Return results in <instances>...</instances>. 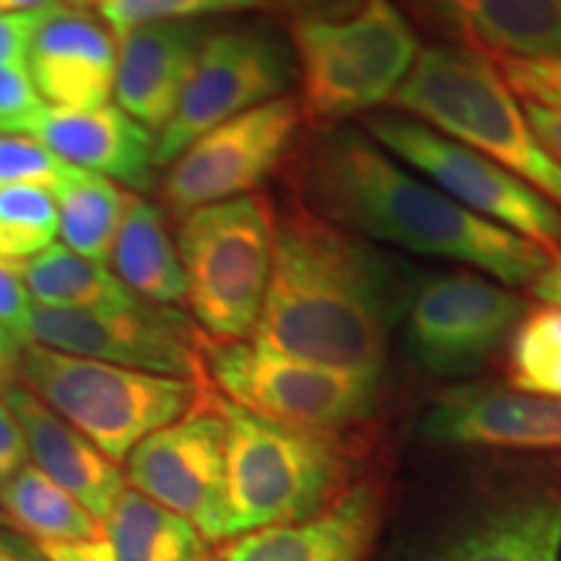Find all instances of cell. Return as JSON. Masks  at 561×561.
I'll return each instance as SVG.
<instances>
[{
	"instance_id": "7402d4cb",
	"label": "cell",
	"mask_w": 561,
	"mask_h": 561,
	"mask_svg": "<svg viewBox=\"0 0 561 561\" xmlns=\"http://www.w3.org/2000/svg\"><path fill=\"white\" fill-rule=\"evenodd\" d=\"M426 561H561V496L525 494L496 504Z\"/></svg>"
},
{
	"instance_id": "44dd1931",
	"label": "cell",
	"mask_w": 561,
	"mask_h": 561,
	"mask_svg": "<svg viewBox=\"0 0 561 561\" xmlns=\"http://www.w3.org/2000/svg\"><path fill=\"white\" fill-rule=\"evenodd\" d=\"M0 398L24 432L32 466H37L47 479L73 494L96 520L104 523L121 491L128 486L123 466L96 450L83 434L47 409L21 382H13Z\"/></svg>"
},
{
	"instance_id": "6da1fadb",
	"label": "cell",
	"mask_w": 561,
	"mask_h": 561,
	"mask_svg": "<svg viewBox=\"0 0 561 561\" xmlns=\"http://www.w3.org/2000/svg\"><path fill=\"white\" fill-rule=\"evenodd\" d=\"M299 206L362 240L471 265L504 286L530 284L549 252L471 214L348 125H325L294 157Z\"/></svg>"
},
{
	"instance_id": "30bf717a",
	"label": "cell",
	"mask_w": 561,
	"mask_h": 561,
	"mask_svg": "<svg viewBox=\"0 0 561 561\" xmlns=\"http://www.w3.org/2000/svg\"><path fill=\"white\" fill-rule=\"evenodd\" d=\"M297 81L291 42L271 24L210 32L170 123L157 133L153 161L170 167L216 125L289 94Z\"/></svg>"
},
{
	"instance_id": "d4e9b609",
	"label": "cell",
	"mask_w": 561,
	"mask_h": 561,
	"mask_svg": "<svg viewBox=\"0 0 561 561\" xmlns=\"http://www.w3.org/2000/svg\"><path fill=\"white\" fill-rule=\"evenodd\" d=\"M19 276L34 305L60 307V310H115L136 305L138 297L128 291L115 273L102 263L89 261L66 244H50L30 261L16 263Z\"/></svg>"
},
{
	"instance_id": "277c9868",
	"label": "cell",
	"mask_w": 561,
	"mask_h": 561,
	"mask_svg": "<svg viewBox=\"0 0 561 561\" xmlns=\"http://www.w3.org/2000/svg\"><path fill=\"white\" fill-rule=\"evenodd\" d=\"M227 421V541L244 533L318 515L343 494L348 460L335 434L278 424L229 403L216 392Z\"/></svg>"
},
{
	"instance_id": "484cf974",
	"label": "cell",
	"mask_w": 561,
	"mask_h": 561,
	"mask_svg": "<svg viewBox=\"0 0 561 561\" xmlns=\"http://www.w3.org/2000/svg\"><path fill=\"white\" fill-rule=\"evenodd\" d=\"M47 191L58 208V231L66 248L89 261H107L130 195L117 182L70 164Z\"/></svg>"
},
{
	"instance_id": "e575fe53",
	"label": "cell",
	"mask_w": 561,
	"mask_h": 561,
	"mask_svg": "<svg viewBox=\"0 0 561 561\" xmlns=\"http://www.w3.org/2000/svg\"><path fill=\"white\" fill-rule=\"evenodd\" d=\"M55 9L32 13H0V66L26 62L34 34Z\"/></svg>"
},
{
	"instance_id": "7bdbcfd3",
	"label": "cell",
	"mask_w": 561,
	"mask_h": 561,
	"mask_svg": "<svg viewBox=\"0 0 561 561\" xmlns=\"http://www.w3.org/2000/svg\"><path fill=\"white\" fill-rule=\"evenodd\" d=\"M0 561H39V559L30 557V553L21 551L19 546L5 541V538H0Z\"/></svg>"
},
{
	"instance_id": "cb8c5ba5",
	"label": "cell",
	"mask_w": 561,
	"mask_h": 561,
	"mask_svg": "<svg viewBox=\"0 0 561 561\" xmlns=\"http://www.w3.org/2000/svg\"><path fill=\"white\" fill-rule=\"evenodd\" d=\"M115 561H208V541L185 517L125 486L104 517Z\"/></svg>"
},
{
	"instance_id": "f1b7e54d",
	"label": "cell",
	"mask_w": 561,
	"mask_h": 561,
	"mask_svg": "<svg viewBox=\"0 0 561 561\" xmlns=\"http://www.w3.org/2000/svg\"><path fill=\"white\" fill-rule=\"evenodd\" d=\"M58 208L47 187L19 185L0 191V261L24 263L55 244Z\"/></svg>"
},
{
	"instance_id": "7c38bea8",
	"label": "cell",
	"mask_w": 561,
	"mask_h": 561,
	"mask_svg": "<svg viewBox=\"0 0 561 561\" xmlns=\"http://www.w3.org/2000/svg\"><path fill=\"white\" fill-rule=\"evenodd\" d=\"M30 335L32 343L60 354L208 382V339L178 307L149 305L144 299L115 310H60L34 305Z\"/></svg>"
},
{
	"instance_id": "60d3db41",
	"label": "cell",
	"mask_w": 561,
	"mask_h": 561,
	"mask_svg": "<svg viewBox=\"0 0 561 561\" xmlns=\"http://www.w3.org/2000/svg\"><path fill=\"white\" fill-rule=\"evenodd\" d=\"M19 354L21 348L13 343L9 333L0 328V396L19 382Z\"/></svg>"
},
{
	"instance_id": "9a60e30c",
	"label": "cell",
	"mask_w": 561,
	"mask_h": 561,
	"mask_svg": "<svg viewBox=\"0 0 561 561\" xmlns=\"http://www.w3.org/2000/svg\"><path fill=\"white\" fill-rule=\"evenodd\" d=\"M421 434L450 447L561 453V401L496 385H466L430 405Z\"/></svg>"
},
{
	"instance_id": "7a4b0ae2",
	"label": "cell",
	"mask_w": 561,
	"mask_h": 561,
	"mask_svg": "<svg viewBox=\"0 0 561 561\" xmlns=\"http://www.w3.org/2000/svg\"><path fill=\"white\" fill-rule=\"evenodd\" d=\"M401 284L369 242L297 203L273 224L271 278L252 343L289 359L382 377Z\"/></svg>"
},
{
	"instance_id": "603a6c76",
	"label": "cell",
	"mask_w": 561,
	"mask_h": 561,
	"mask_svg": "<svg viewBox=\"0 0 561 561\" xmlns=\"http://www.w3.org/2000/svg\"><path fill=\"white\" fill-rule=\"evenodd\" d=\"M110 257L115 276L138 299L164 307H178L187 299L178 244L157 203L130 195Z\"/></svg>"
},
{
	"instance_id": "836d02e7",
	"label": "cell",
	"mask_w": 561,
	"mask_h": 561,
	"mask_svg": "<svg viewBox=\"0 0 561 561\" xmlns=\"http://www.w3.org/2000/svg\"><path fill=\"white\" fill-rule=\"evenodd\" d=\"M34 301L19 276L16 263L0 261V328L11 335L19 348L30 346V320Z\"/></svg>"
},
{
	"instance_id": "4dcf8cb0",
	"label": "cell",
	"mask_w": 561,
	"mask_h": 561,
	"mask_svg": "<svg viewBox=\"0 0 561 561\" xmlns=\"http://www.w3.org/2000/svg\"><path fill=\"white\" fill-rule=\"evenodd\" d=\"M62 170L66 161H60L34 138L0 133V191L19 185L50 187Z\"/></svg>"
},
{
	"instance_id": "8992f818",
	"label": "cell",
	"mask_w": 561,
	"mask_h": 561,
	"mask_svg": "<svg viewBox=\"0 0 561 561\" xmlns=\"http://www.w3.org/2000/svg\"><path fill=\"white\" fill-rule=\"evenodd\" d=\"M299 107L312 123L369 115L396 96L419 55L411 19L392 0H367L331 21H291Z\"/></svg>"
},
{
	"instance_id": "b9f144b4",
	"label": "cell",
	"mask_w": 561,
	"mask_h": 561,
	"mask_svg": "<svg viewBox=\"0 0 561 561\" xmlns=\"http://www.w3.org/2000/svg\"><path fill=\"white\" fill-rule=\"evenodd\" d=\"M60 5H73V0H0V13H32V11H47L60 9Z\"/></svg>"
},
{
	"instance_id": "f6af8a7d",
	"label": "cell",
	"mask_w": 561,
	"mask_h": 561,
	"mask_svg": "<svg viewBox=\"0 0 561 561\" xmlns=\"http://www.w3.org/2000/svg\"><path fill=\"white\" fill-rule=\"evenodd\" d=\"M208 561H219V559H216V557H210V559H208Z\"/></svg>"
},
{
	"instance_id": "e0dca14e",
	"label": "cell",
	"mask_w": 561,
	"mask_h": 561,
	"mask_svg": "<svg viewBox=\"0 0 561 561\" xmlns=\"http://www.w3.org/2000/svg\"><path fill=\"white\" fill-rule=\"evenodd\" d=\"M26 68L47 107H104L115 91L117 42L87 9L60 5L34 34Z\"/></svg>"
},
{
	"instance_id": "1f68e13d",
	"label": "cell",
	"mask_w": 561,
	"mask_h": 561,
	"mask_svg": "<svg viewBox=\"0 0 561 561\" xmlns=\"http://www.w3.org/2000/svg\"><path fill=\"white\" fill-rule=\"evenodd\" d=\"M502 79L525 102L561 112V58L553 60H500Z\"/></svg>"
},
{
	"instance_id": "d590c367",
	"label": "cell",
	"mask_w": 561,
	"mask_h": 561,
	"mask_svg": "<svg viewBox=\"0 0 561 561\" xmlns=\"http://www.w3.org/2000/svg\"><path fill=\"white\" fill-rule=\"evenodd\" d=\"M30 462V447H26L24 432H21L16 416L0 398V491L5 489L13 476Z\"/></svg>"
},
{
	"instance_id": "ac0fdd59",
	"label": "cell",
	"mask_w": 561,
	"mask_h": 561,
	"mask_svg": "<svg viewBox=\"0 0 561 561\" xmlns=\"http://www.w3.org/2000/svg\"><path fill=\"white\" fill-rule=\"evenodd\" d=\"M19 136H30L60 161L102 174L130 191H151L157 136L115 104L94 110L42 107Z\"/></svg>"
},
{
	"instance_id": "52a82bcc",
	"label": "cell",
	"mask_w": 561,
	"mask_h": 561,
	"mask_svg": "<svg viewBox=\"0 0 561 561\" xmlns=\"http://www.w3.org/2000/svg\"><path fill=\"white\" fill-rule=\"evenodd\" d=\"M276 210L261 195L195 208L180 219L187 305L208 341H248L271 278Z\"/></svg>"
},
{
	"instance_id": "f546056e",
	"label": "cell",
	"mask_w": 561,
	"mask_h": 561,
	"mask_svg": "<svg viewBox=\"0 0 561 561\" xmlns=\"http://www.w3.org/2000/svg\"><path fill=\"white\" fill-rule=\"evenodd\" d=\"M104 26L123 37L138 26L198 21L219 13L268 9V0H94Z\"/></svg>"
},
{
	"instance_id": "d6a6232c",
	"label": "cell",
	"mask_w": 561,
	"mask_h": 561,
	"mask_svg": "<svg viewBox=\"0 0 561 561\" xmlns=\"http://www.w3.org/2000/svg\"><path fill=\"white\" fill-rule=\"evenodd\" d=\"M45 107L26 62L0 66V133L19 136L21 128Z\"/></svg>"
},
{
	"instance_id": "3957f363",
	"label": "cell",
	"mask_w": 561,
	"mask_h": 561,
	"mask_svg": "<svg viewBox=\"0 0 561 561\" xmlns=\"http://www.w3.org/2000/svg\"><path fill=\"white\" fill-rule=\"evenodd\" d=\"M392 104L396 112L496 161L561 208V167L538 144L525 107L491 58L450 45L424 47Z\"/></svg>"
},
{
	"instance_id": "d6986e66",
	"label": "cell",
	"mask_w": 561,
	"mask_h": 561,
	"mask_svg": "<svg viewBox=\"0 0 561 561\" xmlns=\"http://www.w3.org/2000/svg\"><path fill=\"white\" fill-rule=\"evenodd\" d=\"M208 34L201 21H167L123 34L112 91L117 107L144 128H164Z\"/></svg>"
},
{
	"instance_id": "83f0119b",
	"label": "cell",
	"mask_w": 561,
	"mask_h": 561,
	"mask_svg": "<svg viewBox=\"0 0 561 561\" xmlns=\"http://www.w3.org/2000/svg\"><path fill=\"white\" fill-rule=\"evenodd\" d=\"M507 377L515 390L561 401V307L525 310L510 335Z\"/></svg>"
},
{
	"instance_id": "8d00e7d4",
	"label": "cell",
	"mask_w": 561,
	"mask_h": 561,
	"mask_svg": "<svg viewBox=\"0 0 561 561\" xmlns=\"http://www.w3.org/2000/svg\"><path fill=\"white\" fill-rule=\"evenodd\" d=\"M37 551L42 561H115L107 533L100 538H83V541L37 543Z\"/></svg>"
},
{
	"instance_id": "8fae6325",
	"label": "cell",
	"mask_w": 561,
	"mask_h": 561,
	"mask_svg": "<svg viewBox=\"0 0 561 561\" xmlns=\"http://www.w3.org/2000/svg\"><path fill=\"white\" fill-rule=\"evenodd\" d=\"M523 314V297L479 271L430 273L405 297V348L432 377L476 375Z\"/></svg>"
},
{
	"instance_id": "2e32d148",
	"label": "cell",
	"mask_w": 561,
	"mask_h": 561,
	"mask_svg": "<svg viewBox=\"0 0 561 561\" xmlns=\"http://www.w3.org/2000/svg\"><path fill=\"white\" fill-rule=\"evenodd\" d=\"M442 45L500 60L561 58V0H403Z\"/></svg>"
},
{
	"instance_id": "f35d334b",
	"label": "cell",
	"mask_w": 561,
	"mask_h": 561,
	"mask_svg": "<svg viewBox=\"0 0 561 561\" xmlns=\"http://www.w3.org/2000/svg\"><path fill=\"white\" fill-rule=\"evenodd\" d=\"M525 117H528L533 133H536L538 144L551 153L553 161L561 167V112L541 107V104L525 102Z\"/></svg>"
},
{
	"instance_id": "9c48e42d",
	"label": "cell",
	"mask_w": 561,
	"mask_h": 561,
	"mask_svg": "<svg viewBox=\"0 0 561 561\" xmlns=\"http://www.w3.org/2000/svg\"><path fill=\"white\" fill-rule=\"evenodd\" d=\"M206 371L229 403L322 434L359 424L380 398V377L289 359L252 341H208Z\"/></svg>"
},
{
	"instance_id": "5b68a950",
	"label": "cell",
	"mask_w": 561,
	"mask_h": 561,
	"mask_svg": "<svg viewBox=\"0 0 561 561\" xmlns=\"http://www.w3.org/2000/svg\"><path fill=\"white\" fill-rule=\"evenodd\" d=\"M19 382L117 466L138 442L214 396L210 382L83 359L37 343L21 348Z\"/></svg>"
},
{
	"instance_id": "4316f807",
	"label": "cell",
	"mask_w": 561,
	"mask_h": 561,
	"mask_svg": "<svg viewBox=\"0 0 561 561\" xmlns=\"http://www.w3.org/2000/svg\"><path fill=\"white\" fill-rule=\"evenodd\" d=\"M0 507L9 523L37 543L104 536V523L32 462H26L0 491Z\"/></svg>"
},
{
	"instance_id": "74e56055",
	"label": "cell",
	"mask_w": 561,
	"mask_h": 561,
	"mask_svg": "<svg viewBox=\"0 0 561 561\" xmlns=\"http://www.w3.org/2000/svg\"><path fill=\"white\" fill-rule=\"evenodd\" d=\"M273 3L289 13L291 21H331L351 16L367 0H273Z\"/></svg>"
},
{
	"instance_id": "4fadbf2b",
	"label": "cell",
	"mask_w": 561,
	"mask_h": 561,
	"mask_svg": "<svg viewBox=\"0 0 561 561\" xmlns=\"http://www.w3.org/2000/svg\"><path fill=\"white\" fill-rule=\"evenodd\" d=\"M301 121L299 100L280 96L216 125L172 161L161 201L185 219L195 208L252 195L291 153Z\"/></svg>"
},
{
	"instance_id": "ab89813d",
	"label": "cell",
	"mask_w": 561,
	"mask_h": 561,
	"mask_svg": "<svg viewBox=\"0 0 561 561\" xmlns=\"http://www.w3.org/2000/svg\"><path fill=\"white\" fill-rule=\"evenodd\" d=\"M530 294L538 301L551 307H561V250L549 255V263L543 265V271L530 280Z\"/></svg>"
},
{
	"instance_id": "ffe728a7",
	"label": "cell",
	"mask_w": 561,
	"mask_h": 561,
	"mask_svg": "<svg viewBox=\"0 0 561 561\" xmlns=\"http://www.w3.org/2000/svg\"><path fill=\"white\" fill-rule=\"evenodd\" d=\"M377 528L380 496L356 483L307 520L231 538L219 561H364Z\"/></svg>"
},
{
	"instance_id": "ba28073f",
	"label": "cell",
	"mask_w": 561,
	"mask_h": 561,
	"mask_svg": "<svg viewBox=\"0 0 561 561\" xmlns=\"http://www.w3.org/2000/svg\"><path fill=\"white\" fill-rule=\"evenodd\" d=\"M362 130L471 214L515 231L549 255L561 250V208L496 161L396 110L364 115Z\"/></svg>"
},
{
	"instance_id": "5bb4252c",
	"label": "cell",
	"mask_w": 561,
	"mask_h": 561,
	"mask_svg": "<svg viewBox=\"0 0 561 561\" xmlns=\"http://www.w3.org/2000/svg\"><path fill=\"white\" fill-rule=\"evenodd\" d=\"M125 481L185 517L208 543L227 541V421L216 403V390L198 409L138 442L125 458Z\"/></svg>"
},
{
	"instance_id": "ee69618b",
	"label": "cell",
	"mask_w": 561,
	"mask_h": 561,
	"mask_svg": "<svg viewBox=\"0 0 561 561\" xmlns=\"http://www.w3.org/2000/svg\"><path fill=\"white\" fill-rule=\"evenodd\" d=\"M76 9H87V5H94V0H73Z\"/></svg>"
}]
</instances>
